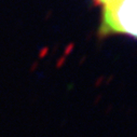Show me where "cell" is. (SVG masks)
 I'll return each mask as SVG.
<instances>
[{
  "instance_id": "cell-1",
  "label": "cell",
  "mask_w": 137,
  "mask_h": 137,
  "mask_svg": "<svg viewBox=\"0 0 137 137\" xmlns=\"http://www.w3.org/2000/svg\"><path fill=\"white\" fill-rule=\"evenodd\" d=\"M101 34H125L137 38V0H115L105 4Z\"/></svg>"
},
{
  "instance_id": "cell-2",
  "label": "cell",
  "mask_w": 137,
  "mask_h": 137,
  "mask_svg": "<svg viewBox=\"0 0 137 137\" xmlns=\"http://www.w3.org/2000/svg\"><path fill=\"white\" fill-rule=\"evenodd\" d=\"M99 2H103L104 4H108V3H110V2H112V1H115V0H98Z\"/></svg>"
}]
</instances>
